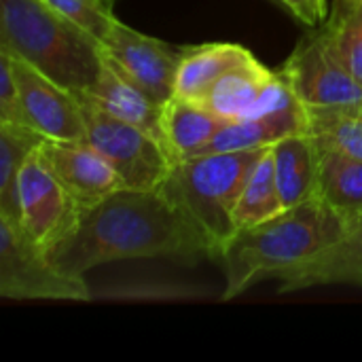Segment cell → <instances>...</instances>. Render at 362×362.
<instances>
[{
  "label": "cell",
  "instance_id": "6da1fadb",
  "mask_svg": "<svg viewBox=\"0 0 362 362\" xmlns=\"http://www.w3.org/2000/svg\"><path fill=\"white\" fill-rule=\"evenodd\" d=\"M49 257L59 269L85 276L112 261L214 259V248L161 187H123L89 208Z\"/></svg>",
  "mask_w": 362,
  "mask_h": 362
},
{
  "label": "cell",
  "instance_id": "7a4b0ae2",
  "mask_svg": "<svg viewBox=\"0 0 362 362\" xmlns=\"http://www.w3.org/2000/svg\"><path fill=\"white\" fill-rule=\"evenodd\" d=\"M346 225V218L325 199L314 197L265 223L240 229L216 259L225 272L221 299H238L255 284L274 280L280 272L310 261L335 244Z\"/></svg>",
  "mask_w": 362,
  "mask_h": 362
},
{
  "label": "cell",
  "instance_id": "3957f363",
  "mask_svg": "<svg viewBox=\"0 0 362 362\" xmlns=\"http://www.w3.org/2000/svg\"><path fill=\"white\" fill-rule=\"evenodd\" d=\"M0 49L68 91H89L104 68V47L45 0H0Z\"/></svg>",
  "mask_w": 362,
  "mask_h": 362
},
{
  "label": "cell",
  "instance_id": "277c9868",
  "mask_svg": "<svg viewBox=\"0 0 362 362\" xmlns=\"http://www.w3.org/2000/svg\"><path fill=\"white\" fill-rule=\"evenodd\" d=\"M267 148L202 153L176 161L161 185L165 195L208 238L214 259L238 233L235 208L242 189Z\"/></svg>",
  "mask_w": 362,
  "mask_h": 362
},
{
  "label": "cell",
  "instance_id": "5b68a950",
  "mask_svg": "<svg viewBox=\"0 0 362 362\" xmlns=\"http://www.w3.org/2000/svg\"><path fill=\"white\" fill-rule=\"evenodd\" d=\"M0 297L89 301L85 276L59 269L19 225L0 218Z\"/></svg>",
  "mask_w": 362,
  "mask_h": 362
},
{
  "label": "cell",
  "instance_id": "8992f818",
  "mask_svg": "<svg viewBox=\"0 0 362 362\" xmlns=\"http://www.w3.org/2000/svg\"><path fill=\"white\" fill-rule=\"evenodd\" d=\"M87 142L93 144L121 176L125 187L157 189L165 182L172 159L165 146L140 127L125 123L102 108L81 100Z\"/></svg>",
  "mask_w": 362,
  "mask_h": 362
},
{
  "label": "cell",
  "instance_id": "52a82bcc",
  "mask_svg": "<svg viewBox=\"0 0 362 362\" xmlns=\"http://www.w3.org/2000/svg\"><path fill=\"white\" fill-rule=\"evenodd\" d=\"M280 74L305 108L362 104V85L331 53L320 30L299 40Z\"/></svg>",
  "mask_w": 362,
  "mask_h": 362
},
{
  "label": "cell",
  "instance_id": "ba28073f",
  "mask_svg": "<svg viewBox=\"0 0 362 362\" xmlns=\"http://www.w3.org/2000/svg\"><path fill=\"white\" fill-rule=\"evenodd\" d=\"M104 55L155 102L165 106L176 95V78L189 47H174L146 36L123 21H115L102 40Z\"/></svg>",
  "mask_w": 362,
  "mask_h": 362
},
{
  "label": "cell",
  "instance_id": "9c48e42d",
  "mask_svg": "<svg viewBox=\"0 0 362 362\" xmlns=\"http://www.w3.org/2000/svg\"><path fill=\"white\" fill-rule=\"evenodd\" d=\"M19 204L23 231L47 252L72 235L85 214L40 161L38 151L19 174Z\"/></svg>",
  "mask_w": 362,
  "mask_h": 362
},
{
  "label": "cell",
  "instance_id": "30bf717a",
  "mask_svg": "<svg viewBox=\"0 0 362 362\" xmlns=\"http://www.w3.org/2000/svg\"><path fill=\"white\" fill-rule=\"evenodd\" d=\"M38 157L85 212L125 187L108 159L87 140L47 138Z\"/></svg>",
  "mask_w": 362,
  "mask_h": 362
},
{
  "label": "cell",
  "instance_id": "8fae6325",
  "mask_svg": "<svg viewBox=\"0 0 362 362\" xmlns=\"http://www.w3.org/2000/svg\"><path fill=\"white\" fill-rule=\"evenodd\" d=\"M199 102L227 121H240L299 100L280 70H269L252 57L223 74Z\"/></svg>",
  "mask_w": 362,
  "mask_h": 362
},
{
  "label": "cell",
  "instance_id": "7c38bea8",
  "mask_svg": "<svg viewBox=\"0 0 362 362\" xmlns=\"http://www.w3.org/2000/svg\"><path fill=\"white\" fill-rule=\"evenodd\" d=\"M8 57L30 127L51 140H85L87 127L78 98L28 62L13 53H8Z\"/></svg>",
  "mask_w": 362,
  "mask_h": 362
},
{
  "label": "cell",
  "instance_id": "4fadbf2b",
  "mask_svg": "<svg viewBox=\"0 0 362 362\" xmlns=\"http://www.w3.org/2000/svg\"><path fill=\"white\" fill-rule=\"evenodd\" d=\"M280 293H295L314 286L352 284L362 286V214L348 221L344 235L327 250L303 261L276 278Z\"/></svg>",
  "mask_w": 362,
  "mask_h": 362
},
{
  "label": "cell",
  "instance_id": "5bb4252c",
  "mask_svg": "<svg viewBox=\"0 0 362 362\" xmlns=\"http://www.w3.org/2000/svg\"><path fill=\"white\" fill-rule=\"evenodd\" d=\"M76 98L87 100L89 104L102 108L104 112L140 127L142 132L151 134L165 146L163 106L155 102L129 76H125L106 55L102 74L95 81V85L85 93H76Z\"/></svg>",
  "mask_w": 362,
  "mask_h": 362
},
{
  "label": "cell",
  "instance_id": "9a60e30c",
  "mask_svg": "<svg viewBox=\"0 0 362 362\" xmlns=\"http://www.w3.org/2000/svg\"><path fill=\"white\" fill-rule=\"evenodd\" d=\"M305 127H308L305 106L301 102H293L257 117L229 121L214 136V140L206 146L204 153L267 148L288 136L305 134Z\"/></svg>",
  "mask_w": 362,
  "mask_h": 362
},
{
  "label": "cell",
  "instance_id": "2e32d148",
  "mask_svg": "<svg viewBox=\"0 0 362 362\" xmlns=\"http://www.w3.org/2000/svg\"><path fill=\"white\" fill-rule=\"evenodd\" d=\"M227 123V119H223L202 102L174 95L163 106L165 148L172 163L202 155Z\"/></svg>",
  "mask_w": 362,
  "mask_h": 362
},
{
  "label": "cell",
  "instance_id": "e0dca14e",
  "mask_svg": "<svg viewBox=\"0 0 362 362\" xmlns=\"http://www.w3.org/2000/svg\"><path fill=\"white\" fill-rule=\"evenodd\" d=\"M272 153L284 208L318 197V146L308 134L276 142Z\"/></svg>",
  "mask_w": 362,
  "mask_h": 362
},
{
  "label": "cell",
  "instance_id": "ac0fdd59",
  "mask_svg": "<svg viewBox=\"0 0 362 362\" xmlns=\"http://www.w3.org/2000/svg\"><path fill=\"white\" fill-rule=\"evenodd\" d=\"M255 55L235 42H210L189 47L176 78V98L199 102L210 87L235 66L252 59Z\"/></svg>",
  "mask_w": 362,
  "mask_h": 362
},
{
  "label": "cell",
  "instance_id": "d6986e66",
  "mask_svg": "<svg viewBox=\"0 0 362 362\" xmlns=\"http://www.w3.org/2000/svg\"><path fill=\"white\" fill-rule=\"evenodd\" d=\"M47 138L28 125L0 123V218L21 227L19 174Z\"/></svg>",
  "mask_w": 362,
  "mask_h": 362
},
{
  "label": "cell",
  "instance_id": "ffe728a7",
  "mask_svg": "<svg viewBox=\"0 0 362 362\" xmlns=\"http://www.w3.org/2000/svg\"><path fill=\"white\" fill-rule=\"evenodd\" d=\"M318 197L339 216L362 214V161L350 155L318 148Z\"/></svg>",
  "mask_w": 362,
  "mask_h": 362
},
{
  "label": "cell",
  "instance_id": "44dd1931",
  "mask_svg": "<svg viewBox=\"0 0 362 362\" xmlns=\"http://www.w3.org/2000/svg\"><path fill=\"white\" fill-rule=\"evenodd\" d=\"M305 134L318 148L337 151L362 161V104L305 108Z\"/></svg>",
  "mask_w": 362,
  "mask_h": 362
},
{
  "label": "cell",
  "instance_id": "7402d4cb",
  "mask_svg": "<svg viewBox=\"0 0 362 362\" xmlns=\"http://www.w3.org/2000/svg\"><path fill=\"white\" fill-rule=\"evenodd\" d=\"M284 202L280 195V187H278V178H276V163H274V153L272 146L263 153V157L257 161V165L252 168L238 208H235V227L240 229H248L255 227L259 223H265L274 216H278L280 212H284Z\"/></svg>",
  "mask_w": 362,
  "mask_h": 362
},
{
  "label": "cell",
  "instance_id": "603a6c76",
  "mask_svg": "<svg viewBox=\"0 0 362 362\" xmlns=\"http://www.w3.org/2000/svg\"><path fill=\"white\" fill-rule=\"evenodd\" d=\"M318 30L331 53L362 85V0H337Z\"/></svg>",
  "mask_w": 362,
  "mask_h": 362
},
{
  "label": "cell",
  "instance_id": "cb8c5ba5",
  "mask_svg": "<svg viewBox=\"0 0 362 362\" xmlns=\"http://www.w3.org/2000/svg\"><path fill=\"white\" fill-rule=\"evenodd\" d=\"M57 13L70 21L85 28L100 42L108 36L117 17L112 15V4L108 0H45Z\"/></svg>",
  "mask_w": 362,
  "mask_h": 362
},
{
  "label": "cell",
  "instance_id": "d4e9b609",
  "mask_svg": "<svg viewBox=\"0 0 362 362\" xmlns=\"http://www.w3.org/2000/svg\"><path fill=\"white\" fill-rule=\"evenodd\" d=\"M0 123H13V125H28V115L23 108L21 91L17 87L11 57L6 51L0 49Z\"/></svg>",
  "mask_w": 362,
  "mask_h": 362
},
{
  "label": "cell",
  "instance_id": "484cf974",
  "mask_svg": "<svg viewBox=\"0 0 362 362\" xmlns=\"http://www.w3.org/2000/svg\"><path fill=\"white\" fill-rule=\"evenodd\" d=\"M280 2L308 25H320L327 19V2L325 0H280Z\"/></svg>",
  "mask_w": 362,
  "mask_h": 362
},
{
  "label": "cell",
  "instance_id": "4316f807",
  "mask_svg": "<svg viewBox=\"0 0 362 362\" xmlns=\"http://www.w3.org/2000/svg\"><path fill=\"white\" fill-rule=\"evenodd\" d=\"M108 2H110V4H112V0H108Z\"/></svg>",
  "mask_w": 362,
  "mask_h": 362
}]
</instances>
